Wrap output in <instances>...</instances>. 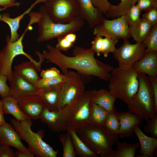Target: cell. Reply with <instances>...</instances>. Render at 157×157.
Masks as SVG:
<instances>
[{
	"label": "cell",
	"instance_id": "1",
	"mask_svg": "<svg viewBox=\"0 0 157 157\" xmlns=\"http://www.w3.org/2000/svg\"><path fill=\"white\" fill-rule=\"evenodd\" d=\"M47 50L42 53L47 62L58 65L63 74L67 72L68 69L76 70L85 75L97 77L108 81L114 67L96 59L94 52L90 48L86 49L78 46L73 50V56L64 55L60 51L49 44L46 45Z\"/></svg>",
	"mask_w": 157,
	"mask_h": 157
},
{
	"label": "cell",
	"instance_id": "2",
	"mask_svg": "<svg viewBox=\"0 0 157 157\" xmlns=\"http://www.w3.org/2000/svg\"><path fill=\"white\" fill-rule=\"evenodd\" d=\"M108 81L110 93L129 105L139 86L138 73L133 67L114 68Z\"/></svg>",
	"mask_w": 157,
	"mask_h": 157
},
{
	"label": "cell",
	"instance_id": "3",
	"mask_svg": "<svg viewBox=\"0 0 157 157\" xmlns=\"http://www.w3.org/2000/svg\"><path fill=\"white\" fill-rule=\"evenodd\" d=\"M81 140L94 152L101 157H110L117 135L113 134L104 126L89 124L75 129Z\"/></svg>",
	"mask_w": 157,
	"mask_h": 157
},
{
	"label": "cell",
	"instance_id": "4",
	"mask_svg": "<svg viewBox=\"0 0 157 157\" xmlns=\"http://www.w3.org/2000/svg\"><path fill=\"white\" fill-rule=\"evenodd\" d=\"M39 12L40 17L38 24L39 35L38 43L58 38L71 33L79 31L84 25V20L78 16L70 22L66 23H56L50 18L44 5L40 6Z\"/></svg>",
	"mask_w": 157,
	"mask_h": 157
},
{
	"label": "cell",
	"instance_id": "5",
	"mask_svg": "<svg viewBox=\"0 0 157 157\" xmlns=\"http://www.w3.org/2000/svg\"><path fill=\"white\" fill-rule=\"evenodd\" d=\"M10 122L21 139L28 144V148L31 153L38 157L57 156L58 151L54 150L43 140L44 131L40 130L36 133L32 130L33 123L31 119L20 122L12 119Z\"/></svg>",
	"mask_w": 157,
	"mask_h": 157
},
{
	"label": "cell",
	"instance_id": "6",
	"mask_svg": "<svg viewBox=\"0 0 157 157\" xmlns=\"http://www.w3.org/2000/svg\"><path fill=\"white\" fill-rule=\"evenodd\" d=\"M34 23V20L30 19L26 28L16 41L12 42L9 35L6 36V44L3 49L0 50V75L6 76L9 81L12 77L13 71L12 65L13 60L18 55L25 56L36 65L39 72L41 71V65L43 60L41 58L39 59L38 62L34 60L31 56L24 51L23 44V40L26 32L32 27L31 25Z\"/></svg>",
	"mask_w": 157,
	"mask_h": 157
},
{
	"label": "cell",
	"instance_id": "7",
	"mask_svg": "<svg viewBox=\"0 0 157 157\" xmlns=\"http://www.w3.org/2000/svg\"><path fill=\"white\" fill-rule=\"evenodd\" d=\"M139 86L138 91L127 105L132 111L146 121L157 116L151 83L146 75L138 73Z\"/></svg>",
	"mask_w": 157,
	"mask_h": 157
},
{
	"label": "cell",
	"instance_id": "8",
	"mask_svg": "<svg viewBox=\"0 0 157 157\" xmlns=\"http://www.w3.org/2000/svg\"><path fill=\"white\" fill-rule=\"evenodd\" d=\"M90 90L84 91L71 104L61 109L68 128L75 129L89 124Z\"/></svg>",
	"mask_w": 157,
	"mask_h": 157
},
{
	"label": "cell",
	"instance_id": "9",
	"mask_svg": "<svg viewBox=\"0 0 157 157\" xmlns=\"http://www.w3.org/2000/svg\"><path fill=\"white\" fill-rule=\"evenodd\" d=\"M44 6L50 18L56 23H68L79 16L76 0H47Z\"/></svg>",
	"mask_w": 157,
	"mask_h": 157
},
{
	"label": "cell",
	"instance_id": "10",
	"mask_svg": "<svg viewBox=\"0 0 157 157\" xmlns=\"http://www.w3.org/2000/svg\"><path fill=\"white\" fill-rule=\"evenodd\" d=\"M93 34L118 40L129 39L131 37L129 25L125 16L112 20L104 18L101 23L94 28Z\"/></svg>",
	"mask_w": 157,
	"mask_h": 157
},
{
	"label": "cell",
	"instance_id": "11",
	"mask_svg": "<svg viewBox=\"0 0 157 157\" xmlns=\"http://www.w3.org/2000/svg\"><path fill=\"white\" fill-rule=\"evenodd\" d=\"M123 40V44L116 48L113 56L118 61V67H132L146 53V47L143 42L131 44L128 39Z\"/></svg>",
	"mask_w": 157,
	"mask_h": 157
},
{
	"label": "cell",
	"instance_id": "12",
	"mask_svg": "<svg viewBox=\"0 0 157 157\" xmlns=\"http://www.w3.org/2000/svg\"><path fill=\"white\" fill-rule=\"evenodd\" d=\"M65 81L63 84L61 109L69 105L84 91V83L80 76L72 71L64 74Z\"/></svg>",
	"mask_w": 157,
	"mask_h": 157
},
{
	"label": "cell",
	"instance_id": "13",
	"mask_svg": "<svg viewBox=\"0 0 157 157\" xmlns=\"http://www.w3.org/2000/svg\"><path fill=\"white\" fill-rule=\"evenodd\" d=\"M15 99L19 108L28 119H40L45 107L38 95H22Z\"/></svg>",
	"mask_w": 157,
	"mask_h": 157
},
{
	"label": "cell",
	"instance_id": "14",
	"mask_svg": "<svg viewBox=\"0 0 157 157\" xmlns=\"http://www.w3.org/2000/svg\"><path fill=\"white\" fill-rule=\"evenodd\" d=\"M10 82L9 96L15 98L25 95H38L41 89L13 71Z\"/></svg>",
	"mask_w": 157,
	"mask_h": 157
},
{
	"label": "cell",
	"instance_id": "15",
	"mask_svg": "<svg viewBox=\"0 0 157 157\" xmlns=\"http://www.w3.org/2000/svg\"><path fill=\"white\" fill-rule=\"evenodd\" d=\"M116 115L120 123L118 135L120 138H129L133 134L134 129L139 126L142 119L130 110L117 113Z\"/></svg>",
	"mask_w": 157,
	"mask_h": 157
},
{
	"label": "cell",
	"instance_id": "16",
	"mask_svg": "<svg viewBox=\"0 0 157 157\" xmlns=\"http://www.w3.org/2000/svg\"><path fill=\"white\" fill-rule=\"evenodd\" d=\"M63 84L41 89L38 95L45 107L50 111L61 110Z\"/></svg>",
	"mask_w": 157,
	"mask_h": 157
},
{
	"label": "cell",
	"instance_id": "17",
	"mask_svg": "<svg viewBox=\"0 0 157 157\" xmlns=\"http://www.w3.org/2000/svg\"><path fill=\"white\" fill-rule=\"evenodd\" d=\"M79 6V16L94 28L104 18L103 14L93 5L92 0H76Z\"/></svg>",
	"mask_w": 157,
	"mask_h": 157
},
{
	"label": "cell",
	"instance_id": "18",
	"mask_svg": "<svg viewBox=\"0 0 157 157\" xmlns=\"http://www.w3.org/2000/svg\"><path fill=\"white\" fill-rule=\"evenodd\" d=\"M21 138L13 126L6 122L0 126L1 144L12 146L22 151L29 150L22 143Z\"/></svg>",
	"mask_w": 157,
	"mask_h": 157
},
{
	"label": "cell",
	"instance_id": "19",
	"mask_svg": "<svg viewBox=\"0 0 157 157\" xmlns=\"http://www.w3.org/2000/svg\"><path fill=\"white\" fill-rule=\"evenodd\" d=\"M39 119L54 132L59 133L66 130L68 128L61 110L58 111H51L45 108Z\"/></svg>",
	"mask_w": 157,
	"mask_h": 157
},
{
	"label": "cell",
	"instance_id": "20",
	"mask_svg": "<svg viewBox=\"0 0 157 157\" xmlns=\"http://www.w3.org/2000/svg\"><path fill=\"white\" fill-rule=\"evenodd\" d=\"M133 67L138 73L148 76L157 77V51L146 53L140 60L135 63Z\"/></svg>",
	"mask_w": 157,
	"mask_h": 157
},
{
	"label": "cell",
	"instance_id": "21",
	"mask_svg": "<svg viewBox=\"0 0 157 157\" xmlns=\"http://www.w3.org/2000/svg\"><path fill=\"white\" fill-rule=\"evenodd\" d=\"M90 91L92 102L103 108L109 113L116 114L117 113L115 106L117 98L109 90L102 89Z\"/></svg>",
	"mask_w": 157,
	"mask_h": 157
},
{
	"label": "cell",
	"instance_id": "22",
	"mask_svg": "<svg viewBox=\"0 0 157 157\" xmlns=\"http://www.w3.org/2000/svg\"><path fill=\"white\" fill-rule=\"evenodd\" d=\"M135 133L139 140L140 149L138 157H153L155 150L157 147V138L150 137L146 135L139 126L134 129Z\"/></svg>",
	"mask_w": 157,
	"mask_h": 157
},
{
	"label": "cell",
	"instance_id": "23",
	"mask_svg": "<svg viewBox=\"0 0 157 157\" xmlns=\"http://www.w3.org/2000/svg\"><path fill=\"white\" fill-rule=\"evenodd\" d=\"M47 0H36L30 6L22 13L15 18H11L9 14L5 13L1 15V21L7 24L9 26L10 31V41L14 42L17 40L20 37L17 31L20 26L21 20L27 14H29L33 8L37 4L44 2Z\"/></svg>",
	"mask_w": 157,
	"mask_h": 157
},
{
	"label": "cell",
	"instance_id": "24",
	"mask_svg": "<svg viewBox=\"0 0 157 157\" xmlns=\"http://www.w3.org/2000/svg\"><path fill=\"white\" fill-rule=\"evenodd\" d=\"M152 26L145 19L140 18L137 21L129 26L130 36L136 42H143Z\"/></svg>",
	"mask_w": 157,
	"mask_h": 157
},
{
	"label": "cell",
	"instance_id": "25",
	"mask_svg": "<svg viewBox=\"0 0 157 157\" xmlns=\"http://www.w3.org/2000/svg\"><path fill=\"white\" fill-rule=\"evenodd\" d=\"M14 71L33 85L41 78L38 73L37 67L30 61L23 62L16 65Z\"/></svg>",
	"mask_w": 157,
	"mask_h": 157
},
{
	"label": "cell",
	"instance_id": "26",
	"mask_svg": "<svg viewBox=\"0 0 157 157\" xmlns=\"http://www.w3.org/2000/svg\"><path fill=\"white\" fill-rule=\"evenodd\" d=\"M76 155L81 157H97L98 155L91 150L76 134L75 129L68 128Z\"/></svg>",
	"mask_w": 157,
	"mask_h": 157
},
{
	"label": "cell",
	"instance_id": "27",
	"mask_svg": "<svg viewBox=\"0 0 157 157\" xmlns=\"http://www.w3.org/2000/svg\"><path fill=\"white\" fill-rule=\"evenodd\" d=\"M1 100L4 114L11 115L20 122L29 119L19 108L15 98L8 96L2 98Z\"/></svg>",
	"mask_w": 157,
	"mask_h": 157
},
{
	"label": "cell",
	"instance_id": "28",
	"mask_svg": "<svg viewBox=\"0 0 157 157\" xmlns=\"http://www.w3.org/2000/svg\"><path fill=\"white\" fill-rule=\"evenodd\" d=\"M109 113L99 105L91 102L88 124L97 126H104Z\"/></svg>",
	"mask_w": 157,
	"mask_h": 157
},
{
	"label": "cell",
	"instance_id": "29",
	"mask_svg": "<svg viewBox=\"0 0 157 157\" xmlns=\"http://www.w3.org/2000/svg\"><path fill=\"white\" fill-rule=\"evenodd\" d=\"M115 144L117 149L113 151L110 157H134L140 146L139 142L128 143L125 142H121L118 140Z\"/></svg>",
	"mask_w": 157,
	"mask_h": 157
},
{
	"label": "cell",
	"instance_id": "30",
	"mask_svg": "<svg viewBox=\"0 0 157 157\" xmlns=\"http://www.w3.org/2000/svg\"><path fill=\"white\" fill-rule=\"evenodd\" d=\"M138 0H120L117 5L111 4L106 14L108 18H116L124 16L130 8L135 4Z\"/></svg>",
	"mask_w": 157,
	"mask_h": 157
},
{
	"label": "cell",
	"instance_id": "31",
	"mask_svg": "<svg viewBox=\"0 0 157 157\" xmlns=\"http://www.w3.org/2000/svg\"><path fill=\"white\" fill-rule=\"evenodd\" d=\"M63 147V157H75L76 156L70 136L68 133L61 134L59 137Z\"/></svg>",
	"mask_w": 157,
	"mask_h": 157
},
{
	"label": "cell",
	"instance_id": "32",
	"mask_svg": "<svg viewBox=\"0 0 157 157\" xmlns=\"http://www.w3.org/2000/svg\"><path fill=\"white\" fill-rule=\"evenodd\" d=\"M143 43L146 47V53L157 51V24L152 26Z\"/></svg>",
	"mask_w": 157,
	"mask_h": 157
},
{
	"label": "cell",
	"instance_id": "33",
	"mask_svg": "<svg viewBox=\"0 0 157 157\" xmlns=\"http://www.w3.org/2000/svg\"><path fill=\"white\" fill-rule=\"evenodd\" d=\"M64 74L60 76L49 78H41L35 82L34 85L38 88L42 89L63 83L65 79Z\"/></svg>",
	"mask_w": 157,
	"mask_h": 157
},
{
	"label": "cell",
	"instance_id": "34",
	"mask_svg": "<svg viewBox=\"0 0 157 157\" xmlns=\"http://www.w3.org/2000/svg\"><path fill=\"white\" fill-rule=\"evenodd\" d=\"M116 114L109 113L104 126L111 133L118 135L120 123Z\"/></svg>",
	"mask_w": 157,
	"mask_h": 157
},
{
	"label": "cell",
	"instance_id": "35",
	"mask_svg": "<svg viewBox=\"0 0 157 157\" xmlns=\"http://www.w3.org/2000/svg\"><path fill=\"white\" fill-rule=\"evenodd\" d=\"M118 40L104 37L102 41L101 53H102L105 57H108L110 53H113L116 49L115 45Z\"/></svg>",
	"mask_w": 157,
	"mask_h": 157
},
{
	"label": "cell",
	"instance_id": "36",
	"mask_svg": "<svg viewBox=\"0 0 157 157\" xmlns=\"http://www.w3.org/2000/svg\"><path fill=\"white\" fill-rule=\"evenodd\" d=\"M141 11L136 5H134L128 10L125 15V19L129 26L138 20L140 18Z\"/></svg>",
	"mask_w": 157,
	"mask_h": 157
},
{
	"label": "cell",
	"instance_id": "37",
	"mask_svg": "<svg viewBox=\"0 0 157 157\" xmlns=\"http://www.w3.org/2000/svg\"><path fill=\"white\" fill-rule=\"evenodd\" d=\"M146 121V124L144 126V131L152 137L157 138V116Z\"/></svg>",
	"mask_w": 157,
	"mask_h": 157
},
{
	"label": "cell",
	"instance_id": "38",
	"mask_svg": "<svg viewBox=\"0 0 157 157\" xmlns=\"http://www.w3.org/2000/svg\"><path fill=\"white\" fill-rule=\"evenodd\" d=\"M74 43L71 42L65 36L58 38V42L55 47L60 51H68L74 45Z\"/></svg>",
	"mask_w": 157,
	"mask_h": 157
},
{
	"label": "cell",
	"instance_id": "39",
	"mask_svg": "<svg viewBox=\"0 0 157 157\" xmlns=\"http://www.w3.org/2000/svg\"><path fill=\"white\" fill-rule=\"evenodd\" d=\"M136 5L141 11H147L153 8L157 7V0H138Z\"/></svg>",
	"mask_w": 157,
	"mask_h": 157
},
{
	"label": "cell",
	"instance_id": "40",
	"mask_svg": "<svg viewBox=\"0 0 157 157\" xmlns=\"http://www.w3.org/2000/svg\"><path fill=\"white\" fill-rule=\"evenodd\" d=\"M142 17L148 21L152 26L157 24V7H154L146 11Z\"/></svg>",
	"mask_w": 157,
	"mask_h": 157
},
{
	"label": "cell",
	"instance_id": "41",
	"mask_svg": "<svg viewBox=\"0 0 157 157\" xmlns=\"http://www.w3.org/2000/svg\"><path fill=\"white\" fill-rule=\"evenodd\" d=\"M93 6L103 14H106L111 4L108 0H92Z\"/></svg>",
	"mask_w": 157,
	"mask_h": 157
},
{
	"label": "cell",
	"instance_id": "42",
	"mask_svg": "<svg viewBox=\"0 0 157 157\" xmlns=\"http://www.w3.org/2000/svg\"><path fill=\"white\" fill-rule=\"evenodd\" d=\"M59 70L56 67H51L41 71L40 76L41 78H49L59 77L61 76Z\"/></svg>",
	"mask_w": 157,
	"mask_h": 157
},
{
	"label": "cell",
	"instance_id": "43",
	"mask_svg": "<svg viewBox=\"0 0 157 157\" xmlns=\"http://www.w3.org/2000/svg\"><path fill=\"white\" fill-rule=\"evenodd\" d=\"M7 77L0 75V95L2 98L9 96L10 87L7 84Z\"/></svg>",
	"mask_w": 157,
	"mask_h": 157
},
{
	"label": "cell",
	"instance_id": "44",
	"mask_svg": "<svg viewBox=\"0 0 157 157\" xmlns=\"http://www.w3.org/2000/svg\"><path fill=\"white\" fill-rule=\"evenodd\" d=\"M94 39L91 42L92 46L91 49L97 55L99 56L101 55V44L103 37L96 35Z\"/></svg>",
	"mask_w": 157,
	"mask_h": 157
},
{
	"label": "cell",
	"instance_id": "45",
	"mask_svg": "<svg viewBox=\"0 0 157 157\" xmlns=\"http://www.w3.org/2000/svg\"><path fill=\"white\" fill-rule=\"evenodd\" d=\"M148 77L151 86L155 108L157 113V77Z\"/></svg>",
	"mask_w": 157,
	"mask_h": 157
},
{
	"label": "cell",
	"instance_id": "46",
	"mask_svg": "<svg viewBox=\"0 0 157 157\" xmlns=\"http://www.w3.org/2000/svg\"><path fill=\"white\" fill-rule=\"evenodd\" d=\"M15 152L9 146L1 144L0 145V157H15Z\"/></svg>",
	"mask_w": 157,
	"mask_h": 157
},
{
	"label": "cell",
	"instance_id": "47",
	"mask_svg": "<svg viewBox=\"0 0 157 157\" xmlns=\"http://www.w3.org/2000/svg\"><path fill=\"white\" fill-rule=\"evenodd\" d=\"M15 2V0H0V6L8 8L14 6H19L20 3Z\"/></svg>",
	"mask_w": 157,
	"mask_h": 157
},
{
	"label": "cell",
	"instance_id": "48",
	"mask_svg": "<svg viewBox=\"0 0 157 157\" xmlns=\"http://www.w3.org/2000/svg\"><path fill=\"white\" fill-rule=\"evenodd\" d=\"M15 157H34L33 154L29 150L22 151L18 150L15 152Z\"/></svg>",
	"mask_w": 157,
	"mask_h": 157
},
{
	"label": "cell",
	"instance_id": "49",
	"mask_svg": "<svg viewBox=\"0 0 157 157\" xmlns=\"http://www.w3.org/2000/svg\"><path fill=\"white\" fill-rule=\"evenodd\" d=\"M3 105L2 101L0 100V126L5 123L6 122L4 117V114Z\"/></svg>",
	"mask_w": 157,
	"mask_h": 157
},
{
	"label": "cell",
	"instance_id": "50",
	"mask_svg": "<svg viewBox=\"0 0 157 157\" xmlns=\"http://www.w3.org/2000/svg\"><path fill=\"white\" fill-rule=\"evenodd\" d=\"M8 8V7H3V8H1V7H0V12L1 11L6 10ZM1 15L0 14V21H1Z\"/></svg>",
	"mask_w": 157,
	"mask_h": 157
},
{
	"label": "cell",
	"instance_id": "51",
	"mask_svg": "<svg viewBox=\"0 0 157 157\" xmlns=\"http://www.w3.org/2000/svg\"><path fill=\"white\" fill-rule=\"evenodd\" d=\"M0 145H1V144H0Z\"/></svg>",
	"mask_w": 157,
	"mask_h": 157
}]
</instances>
